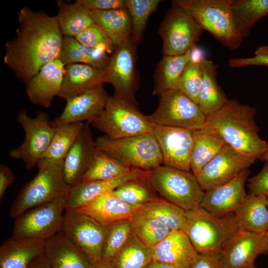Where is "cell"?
Instances as JSON below:
<instances>
[{"label": "cell", "mask_w": 268, "mask_h": 268, "mask_svg": "<svg viewBox=\"0 0 268 268\" xmlns=\"http://www.w3.org/2000/svg\"><path fill=\"white\" fill-rule=\"evenodd\" d=\"M16 36L4 44L3 62L26 84L46 65L60 58L64 36L56 16L25 6L17 13Z\"/></svg>", "instance_id": "obj_1"}, {"label": "cell", "mask_w": 268, "mask_h": 268, "mask_svg": "<svg viewBox=\"0 0 268 268\" xmlns=\"http://www.w3.org/2000/svg\"><path fill=\"white\" fill-rule=\"evenodd\" d=\"M256 109L237 99L228 100L217 113L206 118V123L215 130L226 144L245 155L259 159L268 142L259 135Z\"/></svg>", "instance_id": "obj_2"}, {"label": "cell", "mask_w": 268, "mask_h": 268, "mask_svg": "<svg viewBox=\"0 0 268 268\" xmlns=\"http://www.w3.org/2000/svg\"><path fill=\"white\" fill-rule=\"evenodd\" d=\"M171 3L186 10L222 46L235 50L242 44L244 37L237 28L231 0H174Z\"/></svg>", "instance_id": "obj_3"}, {"label": "cell", "mask_w": 268, "mask_h": 268, "mask_svg": "<svg viewBox=\"0 0 268 268\" xmlns=\"http://www.w3.org/2000/svg\"><path fill=\"white\" fill-rule=\"evenodd\" d=\"M63 165L64 161L41 159L37 175L22 188L13 202L10 216L15 219L28 209L67 195L70 186L65 181Z\"/></svg>", "instance_id": "obj_4"}, {"label": "cell", "mask_w": 268, "mask_h": 268, "mask_svg": "<svg viewBox=\"0 0 268 268\" xmlns=\"http://www.w3.org/2000/svg\"><path fill=\"white\" fill-rule=\"evenodd\" d=\"M184 232L200 253L219 252L239 230L233 216L218 217L198 206L186 211Z\"/></svg>", "instance_id": "obj_5"}, {"label": "cell", "mask_w": 268, "mask_h": 268, "mask_svg": "<svg viewBox=\"0 0 268 268\" xmlns=\"http://www.w3.org/2000/svg\"><path fill=\"white\" fill-rule=\"evenodd\" d=\"M96 147L125 165L145 171L163 165L158 142L152 132L118 139L106 135L95 139Z\"/></svg>", "instance_id": "obj_6"}, {"label": "cell", "mask_w": 268, "mask_h": 268, "mask_svg": "<svg viewBox=\"0 0 268 268\" xmlns=\"http://www.w3.org/2000/svg\"><path fill=\"white\" fill-rule=\"evenodd\" d=\"M146 177L162 199L186 211L199 206L204 191L192 171L161 165L147 171Z\"/></svg>", "instance_id": "obj_7"}, {"label": "cell", "mask_w": 268, "mask_h": 268, "mask_svg": "<svg viewBox=\"0 0 268 268\" xmlns=\"http://www.w3.org/2000/svg\"><path fill=\"white\" fill-rule=\"evenodd\" d=\"M88 122L112 139L138 135L152 129V124L136 105L115 94L108 97L103 112Z\"/></svg>", "instance_id": "obj_8"}, {"label": "cell", "mask_w": 268, "mask_h": 268, "mask_svg": "<svg viewBox=\"0 0 268 268\" xmlns=\"http://www.w3.org/2000/svg\"><path fill=\"white\" fill-rule=\"evenodd\" d=\"M66 195L28 209L18 216L15 219L12 237L46 241L61 231Z\"/></svg>", "instance_id": "obj_9"}, {"label": "cell", "mask_w": 268, "mask_h": 268, "mask_svg": "<svg viewBox=\"0 0 268 268\" xmlns=\"http://www.w3.org/2000/svg\"><path fill=\"white\" fill-rule=\"evenodd\" d=\"M146 118L152 125L179 127L192 132L202 128L206 120L198 104L176 88L163 92L156 110Z\"/></svg>", "instance_id": "obj_10"}, {"label": "cell", "mask_w": 268, "mask_h": 268, "mask_svg": "<svg viewBox=\"0 0 268 268\" xmlns=\"http://www.w3.org/2000/svg\"><path fill=\"white\" fill-rule=\"evenodd\" d=\"M16 120L24 132L25 138L20 145L9 151L8 156L22 160L26 169L30 170L47 150L56 128L51 126L49 115L42 111L33 118L25 110H21L17 113Z\"/></svg>", "instance_id": "obj_11"}, {"label": "cell", "mask_w": 268, "mask_h": 268, "mask_svg": "<svg viewBox=\"0 0 268 268\" xmlns=\"http://www.w3.org/2000/svg\"><path fill=\"white\" fill-rule=\"evenodd\" d=\"M202 30L186 10L172 5L158 30L163 42L164 56L185 54L196 46Z\"/></svg>", "instance_id": "obj_12"}, {"label": "cell", "mask_w": 268, "mask_h": 268, "mask_svg": "<svg viewBox=\"0 0 268 268\" xmlns=\"http://www.w3.org/2000/svg\"><path fill=\"white\" fill-rule=\"evenodd\" d=\"M107 230L90 216L65 210L62 231L95 265L100 262Z\"/></svg>", "instance_id": "obj_13"}, {"label": "cell", "mask_w": 268, "mask_h": 268, "mask_svg": "<svg viewBox=\"0 0 268 268\" xmlns=\"http://www.w3.org/2000/svg\"><path fill=\"white\" fill-rule=\"evenodd\" d=\"M257 159L237 151L225 144L197 176L204 191L223 185L235 178Z\"/></svg>", "instance_id": "obj_14"}, {"label": "cell", "mask_w": 268, "mask_h": 268, "mask_svg": "<svg viewBox=\"0 0 268 268\" xmlns=\"http://www.w3.org/2000/svg\"><path fill=\"white\" fill-rule=\"evenodd\" d=\"M135 50L132 38L115 48L105 71L107 82L115 89L114 94L136 105Z\"/></svg>", "instance_id": "obj_15"}, {"label": "cell", "mask_w": 268, "mask_h": 268, "mask_svg": "<svg viewBox=\"0 0 268 268\" xmlns=\"http://www.w3.org/2000/svg\"><path fill=\"white\" fill-rule=\"evenodd\" d=\"M151 132L159 145L163 165L191 171L193 132L179 127L156 125H152Z\"/></svg>", "instance_id": "obj_16"}, {"label": "cell", "mask_w": 268, "mask_h": 268, "mask_svg": "<svg viewBox=\"0 0 268 268\" xmlns=\"http://www.w3.org/2000/svg\"><path fill=\"white\" fill-rule=\"evenodd\" d=\"M220 254L225 268H245L254 264L259 255L268 254V238L266 234L240 229Z\"/></svg>", "instance_id": "obj_17"}, {"label": "cell", "mask_w": 268, "mask_h": 268, "mask_svg": "<svg viewBox=\"0 0 268 268\" xmlns=\"http://www.w3.org/2000/svg\"><path fill=\"white\" fill-rule=\"evenodd\" d=\"M250 173L248 169H245L230 181L204 191L199 206L218 217L235 213L243 204L247 196L245 185Z\"/></svg>", "instance_id": "obj_18"}, {"label": "cell", "mask_w": 268, "mask_h": 268, "mask_svg": "<svg viewBox=\"0 0 268 268\" xmlns=\"http://www.w3.org/2000/svg\"><path fill=\"white\" fill-rule=\"evenodd\" d=\"M109 96L103 84L89 89L67 100L61 114L51 121V126L89 122L104 110Z\"/></svg>", "instance_id": "obj_19"}, {"label": "cell", "mask_w": 268, "mask_h": 268, "mask_svg": "<svg viewBox=\"0 0 268 268\" xmlns=\"http://www.w3.org/2000/svg\"><path fill=\"white\" fill-rule=\"evenodd\" d=\"M90 126L88 122L84 123L64 160V178L70 187L82 181L94 157L96 146Z\"/></svg>", "instance_id": "obj_20"}, {"label": "cell", "mask_w": 268, "mask_h": 268, "mask_svg": "<svg viewBox=\"0 0 268 268\" xmlns=\"http://www.w3.org/2000/svg\"><path fill=\"white\" fill-rule=\"evenodd\" d=\"M65 65L60 59L44 66L25 84L26 94L36 105L50 107L62 86Z\"/></svg>", "instance_id": "obj_21"}, {"label": "cell", "mask_w": 268, "mask_h": 268, "mask_svg": "<svg viewBox=\"0 0 268 268\" xmlns=\"http://www.w3.org/2000/svg\"><path fill=\"white\" fill-rule=\"evenodd\" d=\"M146 172L134 168L129 173L113 179L81 181L70 187L66 195L65 210H74L86 205L126 182L145 176Z\"/></svg>", "instance_id": "obj_22"}, {"label": "cell", "mask_w": 268, "mask_h": 268, "mask_svg": "<svg viewBox=\"0 0 268 268\" xmlns=\"http://www.w3.org/2000/svg\"><path fill=\"white\" fill-rule=\"evenodd\" d=\"M199 253L183 230L171 231L152 248V261L178 268H192Z\"/></svg>", "instance_id": "obj_23"}, {"label": "cell", "mask_w": 268, "mask_h": 268, "mask_svg": "<svg viewBox=\"0 0 268 268\" xmlns=\"http://www.w3.org/2000/svg\"><path fill=\"white\" fill-rule=\"evenodd\" d=\"M106 82L105 70L83 64H68L65 66L62 86L58 97L67 101Z\"/></svg>", "instance_id": "obj_24"}, {"label": "cell", "mask_w": 268, "mask_h": 268, "mask_svg": "<svg viewBox=\"0 0 268 268\" xmlns=\"http://www.w3.org/2000/svg\"><path fill=\"white\" fill-rule=\"evenodd\" d=\"M44 254L52 268H94L95 265L62 230L45 241Z\"/></svg>", "instance_id": "obj_25"}, {"label": "cell", "mask_w": 268, "mask_h": 268, "mask_svg": "<svg viewBox=\"0 0 268 268\" xmlns=\"http://www.w3.org/2000/svg\"><path fill=\"white\" fill-rule=\"evenodd\" d=\"M138 208L125 203L111 192L74 210L86 214L108 227L116 222L129 219Z\"/></svg>", "instance_id": "obj_26"}, {"label": "cell", "mask_w": 268, "mask_h": 268, "mask_svg": "<svg viewBox=\"0 0 268 268\" xmlns=\"http://www.w3.org/2000/svg\"><path fill=\"white\" fill-rule=\"evenodd\" d=\"M202 79L198 105L206 118L219 111L228 99L217 81V66L204 57L200 62Z\"/></svg>", "instance_id": "obj_27"}, {"label": "cell", "mask_w": 268, "mask_h": 268, "mask_svg": "<svg viewBox=\"0 0 268 268\" xmlns=\"http://www.w3.org/2000/svg\"><path fill=\"white\" fill-rule=\"evenodd\" d=\"M45 241L11 237L0 248V268H27L44 253Z\"/></svg>", "instance_id": "obj_28"}, {"label": "cell", "mask_w": 268, "mask_h": 268, "mask_svg": "<svg viewBox=\"0 0 268 268\" xmlns=\"http://www.w3.org/2000/svg\"><path fill=\"white\" fill-rule=\"evenodd\" d=\"M225 144L219 134L206 123L201 129L193 132L190 166L196 177Z\"/></svg>", "instance_id": "obj_29"}, {"label": "cell", "mask_w": 268, "mask_h": 268, "mask_svg": "<svg viewBox=\"0 0 268 268\" xmlns=\"http://www.w3.org/2000/svg\"><path fill=\"white\" fill-rule=\"evenodd\" d=\"M90 14L94 22L108 36L115 48L131 38L132 21L127 8L109 10H91Z\"/></svg>", "instance_id": "obj_30"}, {"label": "cell", "mask_w": 268, "mask_h": 268, "mask_svg": "<svg viewBox=\"0 0 268 268\" xmlns=\"http://www.w3.org/2000/svg\"><path fill=\"white\" fill-rule=\"evenodd\" d=\"M234 217L240 229L266 234L268 230L267 197L249 194Z\"/></svg>", "instance_id": "obj_31"}, {"label": "cell", "mask_w": 268, "mask_h": 268, "mask_svg": "<svg viewBox=\"0 0 268 268\" xmlns=\"http://www.w3.org/2000/svg\"><path fill=\"white\" fill-rule=\"evenodd\" d=\"M108 54L103 50L85 46L74 37H64L60 59L65 66L83 64L105 70L110 58Z\"/></svg>", "instance_id": "obj_32"}, {"label": "cell", "mask_w": 268, "mask_h": 268, "mask_svg": "<svg viewBox=\"0 0 268 268\" xmlns=\"http://www.w3.org/2000/svg\"><path fill=\"white\" fill-rule=\"evenodd\" d=\"M57 3L59 10L56 17L64 37H75L95 23L90 10L77 0L67 3L58 0Z\"/></svg>", "instance_id": "obj_33"}, {"label": "cell", "mask_w": 268, "mask_h": 268, "mask_svg": "<svg viewBox=\"0 0 268 268\" xmlns=\"http://www.w3.org/2000/svg\"><path fill=\"white\" fill-rule=\"evenodd\" d=\"M191 58V49L183 55L164 56L159 62L154 76L153 95L175 88L176 84Z\"/></svg>", "instance_id": "obj_34"}, {"label": "cell", "mask_w": 268, "mask_h": 268, "mask_svg": "<svg viewBox=\"0 0 268 268\" xmlns=\"http://www.w3.org/2000/svg\"><path fill=\"white\" fill-rule=\"evenodd\" d=\"M152 261V249L133 234L127 243L105 263L110 268H146Z\"/></svg>", "instance_id": "obj_35"}, {"label": "cell", "mask_w": 268, "mask_h": 268, "mask_svg": "<svg viewBox=\"0 0 268 268\" xmlns=\"http://www.w3.org/2000/svg\"><path fill=\"white\" fill-rule=\"evenodd\" d=\"M129 220L135 237L143 244L152 249L171 232L168 228L140 208Z\"/></svg>", "instance_id": "obj_36"}, {"label": "cell", "mask_w": 268, "mask_h": 268, "mask_svg": "<svg viewBox=\"0 0 268 268\" xmlns=\"http://www.w3.org/2000/svg\"><path fill=\"white\" fill-rule=\"evenodd\" d=\"M231 8L237 28L244 38L260 18L268 14V0H231Z\"/></svg>", "instance_id": "obj_37"}, {"label": "cell", "mask_w": 268, "mask_h": 268, "mask_svg": "<svg viewBox=\"0 0 268 268\" xmlns=\"http://www.w3.org/2000/svg\"><path fill=\"white\" fill-rule=\"evenodd\" d=\"M139 208L150 215L170 231L184 230L186 211L163 199L157 198Z\"/></svg>", "instance_id": "obj_38"}, {"label": "cell", "mask_w": 268, "mask_h": 268, "mask_svg": "<svg viewBox=\"0 0 268 268\" xmlns=\"http://www.w3.org/2000/svg\"><path fill=\"white\" fill-rule=\"evenodd\" d=\"M133 169L96 147L92 162L82 181L113 179L129 173Z\"/></svg>", "instance_id": "obj_39"}, {"label": "cell", "mask_w": 268, "mask_h": 268, "mask_svg": "<svg viewBox=\"0 0 268 268\" xmlns=\"http://www.w3.org/2000/svg\"><path fill=\"white\" fill-rule=\"evenodd\" d=\"M146 175L126 182L112 192V194L125 203L138 208L158 198L148 182Z\"/></svg>", "instance_id": "obj_40"}, {"label": "cell", "mask_w": 268, "mask_h": 268, "mask_svg": "<svg viewBox=\"0 0 268 268\" xmlns=\"http://www.w3.org/2000/svg\"><path fill=\"white\" fill-rule=\"evenodd\" d=\"M203 57L196 46L191 49V58L180 76L175 88L178 89L198 104L202 73L200 62Z\"/></svg>", "instance_id": "obj_41"}, {"label": "cell", "mask_w": 268, "mask_h": 268, "mask_svg": "<svg viewBox=\"0 0 268 268\" xmlns=\"http://www.w3.org/2000/svg\"><path fill=\"white\" fill-rule=\"evenodd\" d=\"M83 125L84 123H76L55 127V132L51 143L42 158L64 161Z\"/></svg>", "instance_id": "obj_42"}, {"label": "cell", "mask_w": 268, "mask_h": 268, "mask_svg": "<svg viewBox=\"0 0 268 268\" xmlns=\"http://www.w3.org/2000/svg\"><path fill=\"white\" fill-rule=\"evenodd\" d=\"M131 18L132 40L136 48L141 42L148 17L157 8L159 0H126Z\"/></svg>", "instance_id": "obj_43"}, {"label": "cell", "mask_w": 268, "mask_h": 268, "mask_svg": "<svg viewBox=\"0 0 268 268\" xmlns=\"http://www.w3.org/2000/svg\"><path fill=\"white\" fill-rule=\"evenodd\" d=\"M129 219L116 222L107 227L101 261L107 263L129 241L133 235Z\"/></svg>", "instance_id": "obj_44"}, {"label": "cell", "mask_w": 268, "mask_h": 268, "mask_svg": "<svg viewBox=\"0 0 268 268\" xmlns=\"http://www.w3.org/2000/svg\"><path fill=\"white\" fill-rule=\"evenodd\" d=\"M81 44L92 48L100 49L111 54L115 47L104 30L94 23L74 37Z\"/></svg>", "instance_id": "obj_45"}, {"label": "cell", "mask_w": 268, "mask_h": 268, "mask_svg": "<svg viewBox=\"0 0 268 268\" xmlns=\"http://www.w3.org/2000/svg\"><path fill=\"white\" fill-rule=\"evenodd\" d=\"M228 65L231 67H240L251 66L268 67V46L259 47L256 50L254 57L231 59L228 62Z\"/></svg>", "instance_id": "obj_46"}, {"label": "cell", "mask_w": 268, "mask_h": 268, "mask_svg": "<svg viewBox=\"0 0 268 268\" xmlns=\"http://www.w3.org/2000/svg\"><path fill=\"white\" fill-rule=\"evenodd\" d=\"M248 188L249 194L268 196V162H266L261 171L249 178Z\"/></svg>", "instance_id": "obj_47"}, {"label": "cell", "mask_w": 268, "mask_h": 268, "mask_svg": "<svg viewBox=\"0 0 268 268\" xmlns=\"http://www.w3.org/2000/svg\"><path fill=\"white\" fill-rule=\"evenodd\" d=\"M89 10H109L127 8L126 0H76Z\"/></svg>", "instance_id": "obj_48"}, {"label": "cell", "mask_w": 268, "mask_h": 268, "mask_svg": "<svg viewBox=\"0 0 268 268\" xmlns=\"http://www.w3.org/2000/svg\"><path fill=\"white\" fill-rule=\"evenodd\" d=\"M192 268H225L220 252L200 253Z\"/></svg>", "instance_id": "obj_49"}, {"label": "cell", "mask_w": 268, "mask_h": 268, "mask_svg": "<svg viewBox=\"0 0 268 268\" xmlns=\"http://www.w3.org/2000/svg\"><path fill=\"white\" fill-rule=\"evenodd\" d=\"M14 182V176L11 169L6 165H0V200L3 198L7 188Z\"/></svg>", "instance_id": "obj_50"}, {"label": "cell", "mask_w": 268, "mask_h": 268, "mask_svg": "<svg viewBox=\"0 0 268 268\" xmlns=\"http://www.w3.org/2000/svg\"><path fill=\"white\" fill-rule=\"evenodd\" d=\"M27 268H52L44 253L36 258Z\"/></svg>", "instance_id": "obj_51"}, {"label": "cell", "mask_w": 268, "mask_h": 268, "mask_svg": "<svg viewBox=\"0 0 268 268\" xmlns=\"http://www.w3.org/2000/svg\"><path fill=\"white\" fill-rule=\"evenodd\" d=\"M146 268H178L175 266H173L172 265L163 263H160V262H157L155 261H152L149 265L146 267Z\"/></svg>", "instance_id": "obj_52"}, {"label": "cell", "mask_w": 268, "mask_h": 268, "mask_svg": "<svg viewBox=\"0 0 268 268\" xmlns=\"http://www.w3.org/2000/svg\"><path fill=\"white\" fill-rule=\"evenodd\" d=\"M259 159L262 161L268 162V148L266 151L259 157Z\"/></svg>", "instance_id": "obj_53"}, {"label": "cell", "mask_w": 268, "mask_h": 268, "mask_svg": "<svg viewBox=\"0 0 268 268\" xmlns=\"http://www.w3.org/2000/svg\"><path fill=\"white\" fill-rule=\"evenodd\" d=\"M94 268H110L106 264L103 262L95 264Z\"/></svg>", "instance_id": "obj_54"}, {"label": "cell", "mask_w": 268, "mask_h": 268, "mask_svg": "<svg viewBox=\"0 0 268 268\" xmlns=\"http://www.w3.org/2000/svg\"><path fill=\"white\" fill-rule=\"evenodd\" d=\"M256 268V267L255 266V265L254 264H252V265H249L248 266L246 267V268Z\"/></svg>", "instance_id": "obj_55"}, {"label": "cell", "mask_w": 268, "mask_h": 268, "mask_svg": "<svg viewBox=\"0 0 268 268\" xmlns=\"http://www.w3.org/2000/svg\"><path fill=\"white\" fill-rule=\"evenodd\" d=\"M267 205L268 208V196L267 197Z\"/></svg>", "instance_id": "obj_56"}, {"label": "cell", "mask_w": 268, "mask_h": 268, "mask_svg": "<svg viewBox=\"0 0 268 268\" xmlns=\"http://www.w3.org/2000/svg\"><path fill=\"white\" fill-rule=\"evenodd\" d=\"M266 236H267V237L268 238V231H267L266 233Z\"/></svg>", "instance_id": "obj_57"}]
</instances>
